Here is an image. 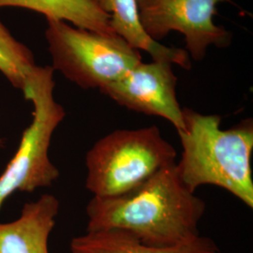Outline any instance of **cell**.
<instances>
[{
    "label": "cell",
    "mask_w": 253,
    "mask_h": 253,
    "mask_svg": "<svg viewBox=\"0 0 253 253\" xmlns=\"http://www.w3.org/2000/svg\"><path fill=\"white\" fill-rule=\"evenodd\" d=\"M176 155L157 126L114 130L86 153L85 188L93 197L126 193L175 163Z\"/></svg>",
    "instance_id": "3957f363"
},
{
    "label": "cell",
    "mask_w": 253,
    "mask_h": 253,
    "mask_svg": "<svg viewBox=\"0 0 253 253\" xmlns=\"http://www.w3.org/2000/svg\"><path fill=\"white\" fill-rule=\"evenodd\" d=\"M72 253H221L209 237L200 235L182 244L154 247L145 244L135 236L119 230L87 232L73 238Z\"/></svg>",
    "instance_id": "9c48e42d"
},
{
    "label": "cell",
    "mask_w": 253,
    "mask_h": 253,
    "mask_svg": "<svg viewBox=\"0 0 253 253\" xmlns=\"http://www.w3.org/2000/svg\"><path fill=\"white\" fill-rule=\"evenodd\" d=\"M172 63L140 62L100 91L120 106L169 121L175 129L185 128L183 108L176 97L177 78Z\"/></svg>",
    "instance_id": "52a82bcc"
},
{
    "label": "cell",
    "mask_w": 253,
    "mask_h": 253,
    "mask_svg": "<svg viewBox=\"0 0 253 253\" xmlns=\"http://www.w3.org/2000/svg\"><path fill=\"white\" fill-rule=\"evenodd\" d=\"M3 7L31 9L46 19L72 22L75 27L102 34H116L110 25V15L95 0H0V8Z\"/></svg>",
    "instance_id": "8fae6325"
},
{
    "label": "cell",
    "mask_w": 253,
    "mask_h": 253,
    "mask_svg": "<svg viewBox=\"0 0 253 253\" xmlns=\"http://www.w3.org/2000/svg\"><path fill=\"white\" fill-rule=\"evenodd\" d=\"M35 66L32 52L11 36L0 21V72L14 87L23 91Z\"/></svg>",
    "instance_id": "7c38bea8"
},
{
    "label": "cell",
    "mask_w": 253,
    "mask_h": 253,
    "mask_svg": "<svg viewBox=\"0 0 253 253\" xmlns=\"http://www.w3.org/2000/svg\"><path fill=\"white\" fill-rule=\"evenodd\" d=\"M4 145V141L2 139H0V147H2Z\"/></svg>",
    "instance_id": "4fadbf2b"
},
{
    "label": "cell",
    "mask_w": 253,
    "mask_h": 253,
    "mask_svg": "<svg viewBox=\"0 0 253 253\" xmlns=\"http://www.w3.org/2000/svg\"><path fill=\"white\" fill-rule=\"evenodd\" d=\"M58 211L59 202L52 194L27 203L17 219L0 223V253H49L48 240Z\"/></svg>",
    "instance_id": "ba28073f"
},
{
    "label": "cell",
    "mask_w": 253,
    "mask_h": 253,
    "mask_svg": "<svg viewBox=\"0 0 253 253\" xmlns=\"http://www.w3.org/2000/svg\"><path fill=\"white\" fill-rule=\"evenodd\" d=\"M183 117L182 156L176 163L182 183L191 192L204 185L217 186L253 208V120L223 129L217 115L183 108Z\"/></svg>",
    "instance_id": "7a4b0ae2"
},
{
    "label": "cell",
    "mask_w": 253,
    "mask_h": 253,
    "mask_svg": "<svg viewBox=\"0 0 253 253\" xmlns=\"http://www.w3.org/2000/svg\"><path fill=\"white\" fill-rule=\"evenodd\" d=\"M101 10L110 15L113 31L137 50H145L155 61L176 64L185 70L191 68L190 54L180 48L167 47L146 35L141 26L136 0H95Z\"/></svg>",
    "instance_id": "30bf717a"
},
{
    "label": "cell",
    "mask_w": 253,
    "mask_h": 253,
    "mask_svg": "<svg viewBox=\"0 0 253 253\" xmlns=\"http://www.w3.org/2000/svg\"><path fill=\"white\" fill-rule=\"evenodd\" d=\"M46 40L53 69L84 89L116 81L142 62V56L118 34H102L47 19Z\"/></svg>",
    "instance_id": "5b68a950"
},
{
    "label": "cell",
    "mask_w": 253,
    "mask_h": 253,
    "mask_svg": "<svg viewBox=\"0 0 253 253\" xmlns=\"http://www.w3.org/2000/svg\"><path fill=\"white\" fill-rule=\"evenodd\" d=\"M206 208L182 183L175 163L126 193L92 197L85 209L86 231L119 230L145 244L171 247L200 235Z\"/></svg>",
    "instance_id": "6da1fadb"
},
{
    "label": "cell",
    "mask_w": 253,
    "mask_h": 253,
    "mask_svg": "<svg viewBox=\"0 0 253 253\" xmlns=\"http://www.w3.org/2000/svg\"><path fill=\"white\" fill-rule=\"evenodd\" d=\"M230 0H136L138 15L146 35L155 42L171 31L185 36L188 53L201 61L208 46L227 47L232 34L214 24L217 3Z\"/></svg>",
    "instance_id": "8992f818"
},
{
    "label": "cell",
    "mask_w": 253,
    "mask_h": 253,
    "mask_svg": "<svg viewBox=\"0 0 253 253\" xmlns=\"http://www.w3.org/2000/svg\"><path fill=\"white\" fill-rule=\"evenodd\" d=\"M54 69L35 66L23 93L33 103V120L23 132L18 149L0 175V210L4 202L16 192H32L50 187L59 171L49 157L54 130L66 116L54 98Z\"/></svg>",
    "instance_id": "277c9868"
}]
</instances>
